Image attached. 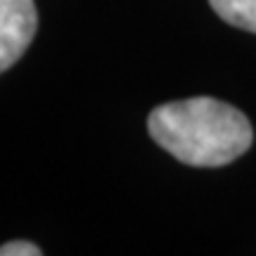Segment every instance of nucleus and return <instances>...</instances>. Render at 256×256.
I'll use <instances>...</instances> for the list:
<instances>
[{"instance_id": "obj_4", "label": "nucleus", "mask_w": 256, "mask_h": 256, "mask_svg": "<svg viewBox=\"0 0 256 256\" xmlns=\"http://www.w3.org/2000/svg\"><path fill=\"white\" fill-rule=\"evenodd\" d=\"M40 247H36L34 242H24V240H17V242H5L0 247V256H40Z\"/></svg>"}, {"instance_id": "obj_2", "label": "nucleus", "mask_w": 256, "mask_h": 256, "mask_svg": "<svg viewBox=\"0 0 256 256\" xmlns=\"http://www.w3.org/2000/svg\"><path fill=\"white\" fill-rule=\"evenodd\" d=\"M38 28L34 0H0V74L26 52Z\"/></svg>"}, {"instance_id": "obj_3", "label": "nucleus", "mask_w": 256, "mask_h": 256, "mask_svg": "<svg viewBox=\"0 0 256 256\" xmlns=\"http://www.w3.org/2000/svg\"><path fill=\"white\" fill-rule=\"evenodd\" d=\"M209 2L223 22L256 34V0H209Z\"/></svg>"}, {"instance_id": "obj_1", "label": "nucleus", "mask_w": 256, "mask_h": 256, "mask_svg": "<svg viewBox=\"0 0 256 256\" xmlns=\"http://www.w3.org/2000/svg\"><path fill=\"white\" fill-rule=\"evenodd\" d=\"M156 145L190 166L216 168L235 162L254 142L249 119L228 102L214 98H190L166 102L147 119Z\"/></svg>"}]
</instances>
